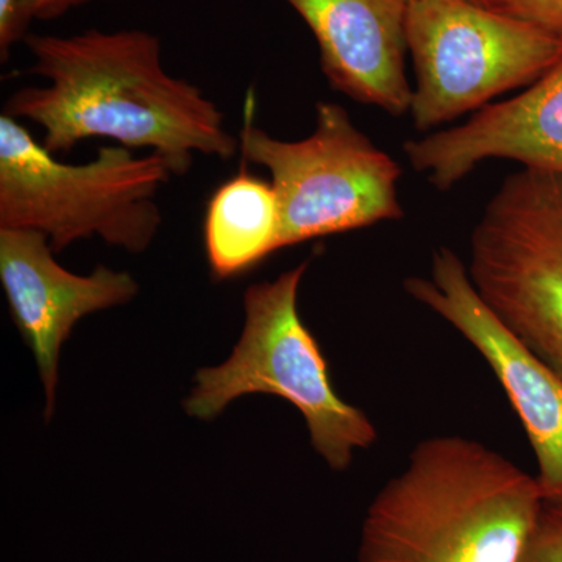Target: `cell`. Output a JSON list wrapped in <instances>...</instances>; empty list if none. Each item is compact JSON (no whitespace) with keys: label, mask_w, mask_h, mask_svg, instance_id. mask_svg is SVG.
<instances>
[{"label":"cell","mask_w":562,"mask_h":562,"mask_svg":"<svg viewBox=\"0 0 562 562\" xmlns=\"http://www.w3.org/2000/svg\"><path fill=\"white\" fill-rule=\"evenodd\" d=\"M403 150L441 191L491 158L562 176V58L517 98L487 103L465 124L408 140Z\"/></svg>","instance_id":"30bf717a"},{"label":"cell","mask_w":562,"mask_h":562,"mask_svg":"<svg viewBox=\"0 0 562 562\" xmlns=\"http://www.w3.org/2000/svg\"><path fill=\"white\" fill-rule=\"evenodd\" d=\"M403 288L487 361L527 432L543 501H562V376L492 313L473 288L465 262L449 247L432 254L430 277H408Z\"/></svg>","instance_id":"ba28073f"},{"label":"cell","mask_w":562,"mask_h":562,"mask_svg":"<svg viewBox=\"0 0 562 562\" xmlns=\"http://www.w3.org/2000/svg\"><path fill=\"white\" fill-rule=\"evenodd\" d=\"M308 262L244 294V330L231 358L195 373L184 402L192 417L210 420L247 394L279 395L301 412L314 450L335 471H346L357 450L375 443L368 414L336 394L319 344L301 319L299 288Z\"/></svg>","instance_id":"277c9868"},{"label":"cell","mask_w":562,"mask_h":562,"mask_svg":"<svg viewBox=\"0 0 562 562\" xmlns=\"http://www.w3.org/2000/svg\"><path fill=\"white\" fill-rule=\"evenodd\" d=\"M31 24L22 0H0V54L2 61L9 60L11 46L25 40Z\"/></svg>","instance_id":"9a60e30c"},{"label":"cell","mask_w":562,"mask_h":562,"mask_svg":"<svg viewBox=\"0 0 562 562\" xmlns=\"http://www.w3.org/2000/svg\"><path fill=\"white\" fill-rule=\"evenodd\" d=\"M87 0H22L29 20H50Z\"/></svg>","instance_id":"2e32d148"},{"label":"cell","mask_w":562,"mask_h":562,"mask_svg":"<svg viewBox=\"0 0 562 562\" xmlns=\"http://www.w3.org/2000/svg\"><path fill=\"white\" fill-rule=\"evenodd\" d=\"M538 479L464 436H432L375 495L358 562H517L538 520Z\"/></svg>","instance_id":"7a4b0ae2"},{"label":"cell","mask_w":562,"mask_h":562,"mask_svg":"<svg viewBox=\"0 0 562 562\" xmlns=\"http://www.w3.org/2000/svg\"><path fill=\"white\" fill-rule=\"evenodd\" d=\"M501 11L562 38V0H505Z\"/></svg>","instance_id":"5bb4252c"},{"label":"cell","mask_w":562,"mask_h":562,"mask_svg":"<svg viewBox=\"0 0 562 562\" xmlns=\"http://www.w3.org/2000/svg\"><path fill=\"white\" fill-rule=\"evenodd\" d=\"M471 2L479 3V5L487 7L492 10H502L505 0H471Z\"/></svg>","instance_id":"e0dca14e"},{"label":"cell","mask_w":562,"mask_h":562,"mask_svg":"<svg viewBox=\"0 0 562 562\" xmlns=\"http://www.w3.org/2000/svg\"><path fill=\"white\" fill-rule=\"evenodd\" d=\"M465 268L492 313L562 376V176L506 177L473 228Z\"/></svg>","instance_id":"52a82bcc"},{"label":"cell","mask_w":562,"mask_h":562,"mask_svg":"<svg viewBox=\"0 0 562 562\" xmlns=\"http://www.w3.org/2000/svg\"><path fill=\"white\" fill-rule=\"evenodd\" d=\"M412 113L427 132L531 85L562 58V38L471 0H408Z\"/></svg>","instance_id":"8992f818"},{"label":"cell","mask_w":562,"mask_h":562,"mask_svg":"<svg viewBox=\"0 0 562 562\" xmlns=\"http://www.w3.org/2000/svg\"><path fill=\"white\" fill-rule=\"evenodd\" d=\"M251 109L249 101L244 160L271 173L281 249L403 217L401 166L355 127L339 103H317L316 128L299 140L277 139L251 125Z\"/></svg>","instance_id":"5b68a950"},{"label":"cell","mask_w":562,"mask_h":562,"mask_svg":"<svg viewBox=\"0 0 562 562\" xmlns=\"http://www.w3.org/2000/svg\"><path fill=\"white\" fill-rule=\"evenodd\" d=\"M319 47L333 90L379 106L392 116L409 113L413 88L405 74L408 0H286Z\"/></svg>","instance_id":"8fae6325"},{"label":"cell","mask_w":562,"mask_h":562,"mask_svg":"<svg viewBox=\"0 0 562 562\" xmlns=\"http://www.w3.org/2000/svg\"><path fill=\"white\" fill-rule=\"evenodd\" d=\"M157 151L102 147L85 165H66L20 121L0 116V228L43 233L55 254L99 236L139 254L161 225L155 195L171 179Z\"/></svg>","instance_id":"3957f363"},{"label":"cell","mask_w":562,"mask_h":562,"mask_svg":"<svg viewBox=\"0 0 562 562\" xmlns=\"http://www.w3.org/2000/svg\"><path fill=\"white\" fill-rule=\"evenodd\" d=\"M517 562H562V501H543Z\"/></svg>","instance_id":"4fadbf2b"},{"label":"cell","mask_w":562,"mask_h":562,"mask_svg":"<svg viewBox=\"0 0 562 562\" xmlns=\"http://www.w3.org/2000/svg\"><path fill=\"white\" fill-rule=\"evenodd\" d=\"M32 72L46 87L11 94L3 114L43 128L50 154L80 140L114 139L127 149L162 155L172 176L191 168L192 154L228 160L238 139L224 114L195 85L166 72L158 36L144 31L27 35Z\"/></svg>","instance_id":"6da1fadb"},{"label":"cell","mask_w":562,"mask_h":562,"mask_svg":"<svg viewBox=\"0 0 562 562\" xmlns=\"http://www.w3.org/2000/svg\"><path fill=\"white\" fill-rule=\"evenodd\" d=\"M54 254L43 233L0 228V280L14 324L38 364L47 420L57 395L60 349L77 322L131 302L138 292L128 272L98 266L90 276H77Z\"/></svg>","instance_id":"9c48e42d"},{"label":"cell","mask_w":562,"mask_h":562,"mask_svg":"<svg viewBox=\"0 0 562 562\" xmlns=\"http://www.w3.org/2000/svg\"><path fill=\"white\" fill-rule=\"evenodd\" d=\"M280 210L272 183L243 171L211 195L205 249L211 272L232 279L281 249Z\"/></svg>","instance_id":"7c38bea8"}]
</instances>
